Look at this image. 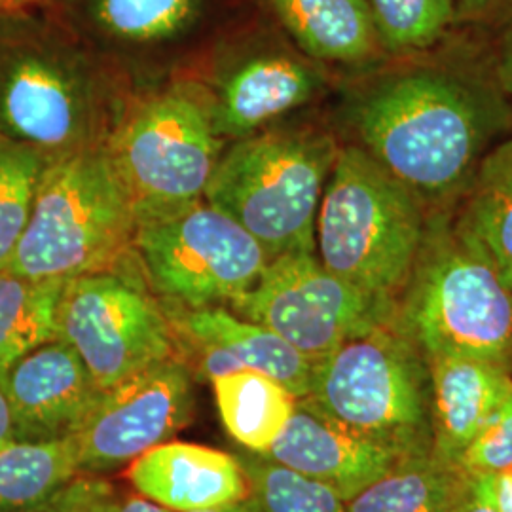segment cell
Returning a JSON list of instances; mask_svg holds the SVG:
<instances>
[{
  "instance_id": "obj_29",
  "label": "cell",
  "mask_w": 512,
  "mask_h": 512,
  "mask_svg": "<svg viewBox=\"0 0 512 512\" xmlns=\"http://www.w3.org/2000/svg\"><path fill=\"white\" fill-rule=\"evenodd\" d=\"M42 512H171L99 475H76Z\"/></svg>"
},
{
  "instance_id": "obj_18",
  "label": "cell",
  "mask_w": 512,
  "mask_h": 512,
  "mask_svg": "<svg viewBox=\"0 0 512 512\" xmlns=\"http://www.w3.org/2000/svg\"><path fill=\"white\" fill-rule=\"evenodd\" d=\"M427 363L433 452L459 467L465 450L511 395V374L503 363L461 355L427 357Z\"/></svg>"
},
{
  "instance_id": "obj_24",
  "label": "cell",
  "mask_w": 512,
  "mask_h": 512,
  "mask_svg": "<svg viewBox=\"0 0 512 512\" xmlns=\"http://www.w3.org/2000/svg\"><path fill=\"white\" fill-rule=\"evenodd\" d=\"M80 475L73 437L0 446V512H42Z\"/></svg>"
},
{
  "instance_id": "obj_7",
  "label": "cell",
  "mask_w": 512,
  "mask_h": 512,
  "mask_svg": "<svg viewBox=\"0 0 512 512\" xmlns=\"http://www.w3.org/2000/svg\"><path fill=\"white\" fill-rule=\"evenodd\" d=\"M311 403L403 456L433 448L431 376L395 315L313 365Z\"/></svg>"
},
{
  "instance_id": "obj_28",
  "label": "cell",
  "mask_w": 512,
  "mask_h": 512,
  "mask_svg": "<svg viewBox=\"0 0 512 512\" xmlns=\"http://www.w3.org/2000/svg\"><path fill=\"white\" fill-rule=\"evenodd\" d=\"M384 54H412L437 44L458 19L456 0H368Z\"/></svg>"
},
{
  "instance_id": "obj_13",
  "label": "cell",
  "mask_w": 512,
  "mask_h": 512,
  "mask_svg": "<svg viewBox=\"0 0 512 512\" xmlns=\"http://www.w3.org/2000/svg\"><path fill=\"white\" fill-rule=\"evenodd\" d=\"M57 338L74 348L101 389L177 357L169 315L141 287L114 272L65 281Z\"/></svg>"
},
{
  "instance_id": "obj_17",
  "label": "cell",
  "mask_w": 512,
  "mask_h": 512,
  "mask_svg": "<svg viewBox=\"0 0 512 512\" xmlns=\"http://www.w3.org/2000/svg\"><path fill=\"white\" fill-rule=\"evenodd\" d=\"M126 476L137 494L171 512L209 511L251 494L236 456L181 440H167L133 459Z\"/></svg>"
},
{
  "instance_id": "obj_33",
  "label": "cell",
  "mask_w": 512,
  "mask_h": 512,
  "mask_svg": "<svg viewBox=\"0 0 512 512\" xmlns=\"http://www.w3.org/2000/svg\"><path fill=\"white\" fill-rule=\"evenodd\" d=\"M499 512H512V467L501 473L482 475Z\"/></svg>"
},
{
  "instance_id": "obj_25",
  "label": "cell",
  "mask_w": 512,
  "mask_h": 512,
  "mask_svg": "<svg viewBox=\"0 0 512 512\" xmlns=\"http://www.w3.org/2000/svg\"><path fill=\"white\" fill-rule=\"evenodd\" d=\"M63 285L0 272V376L23 355L57 338Z\"/></svg>"
},
{
  "instance_id": "obj_8",
  "label": "cell",
  "mask_w": 512,
  "mask_h": 512,
  "mask_svg": "<svg viewBox=\"0 0 512 512\" xmlns=\"http://www.w3.org/2000/svg\"><path fill=\"white\" fill-rule=\"evenodd\" d=\"M171 82L129 101L105 145L137 219L203 200L224 150L198 82Z\"/></svg>"
},
{
  "instance_id": "obj_6",
  "label": "cell",
  "mask_w": 512,
  "mask_h": 512,
  "mask_svg": "<svg viewBox=\"0 0 512 512\" xmlns=\"http://www.w3.org/2000/svg\"><path fill=\"white\" fill-rule=\"evenodd\" d=\"M137 217L107 147L48 160L25 232L8 266L35 281L112 272L133 249Z\"/></svg>"
},
{
  "instance_id": "obj_5",
  "label": "cell",
  "mask_w": 512,
  "mask_h": 512,
  "mask_svg": "<svg viewBox=\"0 0 512 512\" xmlns=\"http://www.w3.org/2000/svg\"><path fill=\"white\" fill-rule=\"evenodd\" d=\"M404 294L395 321L427 357H511L512 291L450 207L429 211Z\"/></svg>"
},
{
  "instance_id": "obj_4",
  "label": "cell",
  "mask_w": 512,
  "mask_h": 512,
  "mask_svg": "<svg viewBox=\"0 0 512 512\" xmlns=\"http://www.w3.org/2000/svg\"><path fill=\"white\" fill-rule=\"evenodd\" d=\"M340 145L315 124H274L222 150L203 200L275 256L315 251V222Z\"/></svg>"
},
{
  "instance_id": "obj_20",
  "label": "cell",
  "mask_w": 512,
  "mask_h": 512,
  "mask_svg": "<svg viewBox=\"0 0 512 512\" xmlns=\"http://www.w3.org/2000/svg\"><path fill=\"white\" fill-rule=\"evenodd\" d=\"M169 319L175 334L188 346L219 349L238 370L262 372L285 385L296 399L310 395L313 363L274 330L247 321L224 306L179 308L177 317Z\"/></svg>"
},
{
  "instance_id": "obj_12",
  "label": "cell",
  "mask_w": 512,
  "mask_h": 512,
  "mask_svg": "<svg viewBox=\"0 0 512 512\" xmlns=\"http://www.w3.org/2000/svg\"><path fill=\"white\" fill-rule=\"evenodd\" d=\"M228 310L274 330L317 365L349 338L389 321L395 304L332 274L315 251H298L272 258L253 289Z\"/></svg>"
},
{
  "instance_id": "obj_19",
  "label": "cell",
  "mask_w": 512,
  "mask_h": 512,
  "mask_svg": "<svg viewBox=\"0 0 512 512\" xmlns=\"http://www.w3.org/2000/svg\"><path fill=\"white\" fill-rule=\"evenodd\" d=\"M300 54L321 67H363L384 54L368 0H249Z\"/></svg>"
},
{
  "instance_id": "obj_23",
  "label": "cell",
  "mask_w": 512,
  "mask_h": 512,
  "mask_svg": "<svg viewBox=\"0 0 512 512\" xmlns=\"http://www.w3.org/2000/svg\"><path fill=\"white\" fill-rule=\"evenodd\" d=\"M220 420L247 452L266 456L293 416L296 397L256 370H236L211 380Z\"/></svg>"
},
{
  "instance_id": "obj_35",
  "label": "cell",
  "mask_w": 512,
  "mask_h": 512,
  "mask_svg": "<svg viewBox=\"0 0 512 512\" xmlns=\"http://www.w3.org/2000/svg\"><path fill=\"white\" fill-rule=\"evenodd\" d=\"M14 439L16 437H14V420H12L10 401L4 387V376H0V446Z\"/></svg>"
},
{
  "instance_id": "obj_14",
  "label": "cell",
  "mask_w": 512,
  "mask_h": 512,
  "mask_svg": "<svg viewBox=\"0 0 512 512\" xmlns=\"http://www.w3.org/2000/svg\"><path fill=\"white\" fill-rule=\"evenodd\" d=\"M192 406L190 370L179 357L105 389L73 435L80 475L116 471L167 442L190 423Z\"/></svg>"
},
{
  "instance_id": "obj_16",
  "label": "cell",
  "mask_w": 512,
  "mask_h": 512,
  "mask_svg": "<svg viewBox=\"0 0 512 512\" xmlns=\"http://www.w3.org/2000/svg\"><path fill=\"white\" fill-rule=\"evenodd\" d=\"M266 458L327 484L348 501L404 456L332 420L304 397L296 399L291 420Z\"/></svg>"
},
{
  "instance_id": "obj_1",
  "label": "cell",
  "mask_w": 512,
  "mask_h": 512,
  "mask_svg": "<svg viewBox=\"0 0 512 512\" xmlns=\"http://www.w3.org/2000/svg\"><path fill=\"white\" fill-rule=\"evenodd\" d=\"M344 116L355 145L437 209L461 198L511 126L512 109L495 84L440 67H406L349 93Z\"/></svg>"
},
{
  "instance_id": "obj_15",
  "label": "cell",
  "mask_w": 512,
  "mask_h": 512,
  "mask_svg": "<svg viewBox=\"0 0 512 512\" xmlns=\"http://www.w3.org/2000/svg\"><path fill=\"white\" fill-rule=\"evenodd\" d=\"M4 387L16 440L73 437L105 391L74 348L59 338L10 366Z\"/></svg>"
},
{
  "instance_id": "obj_10",
  "label": "cell",
  "mask_w": 512,
  "mask_h": 512,
  "mask_svg": "<svg viewBox=\"0 0 512 512\" xmlns=\"http://www.w3.org/2000/svg\"><path fill=\"white\" fill-rule=\"evenodd\" d=\"M44 6L128 82H145L183 74L251 2L48 0Z\"/></svg>"
},
{
  "instance_id": "obj_30",
  "label": "cell",
  "mask_w": 512,
  "mask_h": 512,
  "mask_svg": "<svg viewBox=\"0 0 512 512\" xmlns=\"http://www.w3.org/2000/svg\"><path fill=\"white\" fill-rule=\"evenodd\" d=\"M467 475H492L512 467V391L459 459Z\"/></svg>"
},
{
  "instance_id": "obj_3",
  "label": "cell",
  "mask_w": 512,
  "mask_h": 512,
  "mask_svg": "<svg viewBox=\"0 0 512 512\" xmlns=\"http://www.w3.org/2000/svg\"><path fill=\"white\" fill-rule=\"evenodd\" d=\"M429 207L359 145H340L315 222V255L355 289L395 304L412 275Z\"/></svg>"
},
{
  "instance_id": "obj_11",
  "label": "cell",
  "mask_w": 512,
  "mask_h": 512,
  "mask_svg": "<svg viewBox=\"0 0 512 512\" xmlns=\"http://www.w3.org/2000/svg\"><path fill=\"white\" fill-rule=\"evenodd\" d=\"M133 249L156 293L184 310L230 306L272 260L241 224L205 200L137 219Z\"/></svg>"
},
{
  "instance_id": "obj_26",
  "label": "cell",
  "mask_w": 512,
  "mask_h": 512,
  "mask_svg": "<svg viewBox=\"0 0 512 512\" xmlns=\"http://www.w3.org/2000/svg\"><path fill=\"white\" fill-rule=\"evenodd\" d=\"M236 458L260 512H348L340 494L319 480L247 450Z\"/></svg>"
},
{
  "instance_id": "obj_9",
  "label": "cell",
  "mask_w": 512,
  "mask_h": 512,
  "mask_svg": "<svg viewBox=\"0 0 512 512\" xmlns=\"http://www.w3.org/2000/svg\"><path fill=\"white\" fill-rule=\"evenodd\" d=\"M179 76L198 80L224 143L304 109L327 84L323 67L300 54L253 6Z\"/></svg>"
},
{
  "instance_id": "obj_21",
  "label": "cell",
  "mask_w": 512,
  "mask_h": 512,
  "mask_svg": "<svg viewBox=\"0 0 512 512\" xmlns=\"http://www.w3.org/2000/svg\"><path fill=\"white\" fill-rule=\"evenodd\" d=\"M469 475L433 448L408 454L346 501L348 512H454Z\"/></svg>"
},
{
  "instance_id": "obj_36",
  "label": "cell",
  "mask_w": 512,
  "mask_h": 512,
  "mask_svg": "<svg viewBox=\"0 0 512 512\" xmlns=\"http://www.w3.org/2000/svg\"><path fill=\"white\" fill-rule=\"evenodd\" d=\"M194 512H260V509H258L255 499L249 494V497H245V499H241V501H234V503L222 505V507H217V509Z\"/></svg>"
},
{
  "instance_id": "obj_27",
  "label": "cell",
  "mask_w": 512,
  "mask_h": 512,
  "mask_svg": "<svg viewBox=\"0 0 512 512\" xmlns=\"http://www.w3.org/2000/svg\"><path fill=\"white\" fill-rule=\"evenodd\" d=\"M48 160L37 148L0 135V272L14 258Z\"/></svg>"
},
{
  "instance_id": "obj_31",
  "label": "cell",
  "mask_w": 512,
  "mask_h": 512,
  "mask_svg": "<svg viewBox=\"0 0 512 512\" xmlns=\"http://www.w3.org/2000/svg\"><path fill=\"white\" fill-rule=\"evenodd\" d=\"M454 512H499L482 475H469V486Z\"/></svg>"
},
{
  "instance_id": "obj_22",
  "label": "cell",
  "mask_w": 512,
  "mask_h": 512,
  "mask_svg": "<svg viewBox=\"0 0 512 512\" xmlns=\"http://www.w3.org/2000/svg\"><path fill=\"white\" fill-rule=\"evenodd\" d=\"M456 217L512 291V137L484 154Z\"/></svg>"
},
{
  "instance_id": "obj_37",
  "label": "cell",
  "mask_w": 512,
  "mask_h": 512,
  "mask_svg": "<svg viewBox=\"0 0 512 512\" xmlns=\"http://www.w3.org/2000/svg\"><path fill=\"white\" fill-rule=\"evenodd\" d=\"M48 0H0V14L8 12H21V10H31L46 4Z\"/></svg>"
},
{
  "instance_id": "obj_34",
  "label": "cell",
  "mask_w": 512,
  "mask_h": 512,
  "mask_svg": "<svg viewBox=\"0 0 512 512\" xmlns=\"http://www.w3.org/2000/svg\"><path fill=\"white\" fill-rule=\"evenodd\" d=\"M509 0H456V8H458L459 19H476L488 18L497 14V10H501Z\"/></svg>"
},
{
  "instance_id": "obj_2",
  "label": "cell",
  "mask_w": 512,
  "mask_h": 512,
  "mask_svg": "<svg viewBox=\"0 0 512 512\" xmlns=\"http://www.w3.org/2000/svg\"><path fill=\"white\" fill-rule=\"evenodd\" d=\"M128 82L44 4L0 14V135L50 160L105 147Z\"/></svg>"
},
{
  "instance_id": "obj_32",
  "label": "cell",
  "mask_w": 512,
  "mask_h": 512,
  "mask_svg": "<svg viewBox=\"0 0 512 512\" xmlns=\"http://www.w3.org/2000/svg\"><path fill=\"white\" fill-rule=\"evenodd\" d=\"M495 86L509 101H512V29L501 42L495 61Z\"/></svg>"
}]
</instances>
